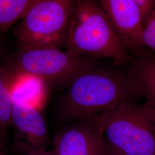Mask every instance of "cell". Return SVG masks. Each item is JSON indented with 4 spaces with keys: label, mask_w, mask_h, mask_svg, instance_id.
<instances>
[{
    "label": "cell",
    "mask_w": 155,
    "mask_h": 155,
    "mask_svg": "<svg viewBox=\"0 0 155 155\" xmlns=\"http://www.w3.org/2000/svg\"><path fill=\"white\" fill-rule=\"evenodd\" d=\"M48 87L45 82L38 78L29 75L14 76L12 98L13 102L27 104L41 109Z\"/></svg>",
    "instance_id": "cell-10"
},
{
    "label": "cell",
    "mask_w": 155,
    "mask_h": 155,
    "mask_svg": "<svg viewBox=\"0 0 155 155\" xmlns=\"http://www.w3.org/2000/svg\"><path fill=\"white\" fill-rule=\"evenodd\" d=\"M33 0H0V33L6 32L24 16Z\"/></svg>",
    "instance_id": "cell-12"
},
{
    "label": "cell",
    "mask_w": 155,
    "mask_h": 155,
    "mask_svg": "<svg viewBox=\"0 0 155 155\" xmlns=\"http://www.w3.org/2000/svg\"><path fill=\"white\" fill-rule=\"evenodd\" d=\"M134 1L139 8L144 25L155 11V1L134 0Z\"/></svg>",
    "instance_id": "cell-14"
},
{
    "label": "cell",
    "mask_w": 155,
    "mask_h": 155,
    "mask_svg": "<svg viewBox=\"0 0 155 155\" xmlns=\"http://www.w3.org/2000/svg\"><path fill=\"white\" fill-rule=\"evenodd\" d=\"M104 155H125L109 144L106 140L105 149Z\"/></svg>",
    "instance_id": "cell-15"
},
{
    "label": "cell",
    "mask_w": 155,
    "mask_h": 155,
    "mask_svg": "<svg viewBox=\"0 0 155 155\" xmlns=\"http://www.w3.org/2000/svg\"><path fill=\"white\" fill-rule=\"evenodd\" d=\"M55 155L54 150H45V151H43V152H40L39 153H35L33 155Z\"/></svg>",
    "instance_id": "cell-17"
},
{
    "label": "cell",
    "mask_w": 155,
    "mask_h": 155,
    "mask_svg": "<svg viewBox=\"0 0 155 155\" xmlns=\"http://www.w3.org/2000/svg\"><path fill=\"white\" fill-rule=\"evenodd\" d=\"M102 130L106 140L125 155H155V111L145 101L124 102L115 110L84 120Z\"/></svg>",
    "instance_id": "cell-3"
},
{
    "label": "cell",
    "mask_w": 155,
    "mask_h": 155,
    "mask_svg": "<svg viewBox=\"0 0 155 155\" xmlns=\"http://www.w3.org/2000/svg\"><path fill=\"white\" fill-rule=\"evenodd\" d=\"M99 64V59L74 54L60 48L18 50L3 65L14 76L38 78L48 87L65 89L81 74Z\"/></svg>",
    "instance_id": "cell-4"
},
{
    "label": "cell",
    "mask_w": 155,
    "mask_h": 155,
    "mask_svg": "<svg viewBox=\"0 0 155 155\" xmlns=\"http://www.w3.org/2000/svg\"><path fill=\"white\" fill-rule=\"evenodd\" d=\"M64 47L77 55L110 59L118 67L127 66L133 59L105 13L97 2L91 0L76 1Z\"/></svg>",
    "instance_id": "cell-2"
},
{
    "label": "cell",
    "mask_w": 155,
    "mask_h": 155,
    "mask_svg": "<svg viewBox=\"0 0 155 155\" xmlns=\"http://www.w3.org/2000/svg\"><path fill=\"white\" fill-rule=\"evenodd\" d=\"M105 144L98 125L79 120L68 123L56 132L54 152L55 155H104Z\"/></svg>",
    "instance_id": "cell-8"
},
{
    "label": "cell",
    "mask_w": 155,
    "mask_h": 155,
    "mask_svg": "<svg viewBox=\"0 0 155 155\" xmlns=\"http://www.w3.org/2000/svg\"><path fill=\"white\" fill-rule=\"evenodd\" d=\"M11 127L15 155H32L46 150L50 143L47 123L41 109L13 102Z\"/></svg>",
    "instance_id": "cell-6"
},
{
    "label": "cell",
    "mask_w": 155,
    "mask_h": 155,
    "mask_svg": "<svg viewBox=\"0 0 155 155\" xmlns=\"http://www.w3.org/2000/svg\"><path fill=\"white\" fill-rule=\"evenodd\" d=\"M14 75L5 66H0V138L5 142L11 127L13 100L11 89Z\"/></svg>",
    "instance_id": "cell-11"
},
{
    "label": "cell",
    "mask_w": 155,
    "mask_h": 155,
    "mask_svg": "<svg viewBox=\"0 0 155 155\" xmlns=\"http://www.w3.org/2000/svg\"><path fill=\"white\" fill-rule=\"evenodd\" d=\"M127 74L137 96H143L155 111V55L148 52L133 57Z\"/></svg>",
    "instance_id": "cell-9"
},
{
    "label": "cell",
    "mask_w": 155,
    "mask_h": 155,
    "mask_svg": "<svg viewBox=\"0 0 155 155\" xmlns=\"http://www.w3.org/2000/svg\"><path fill=\"white\" fill-rule=\"evenodd\" d=\"M142 43L146 49L155 55V11L144 24Z\"/></svg>",
    "instance_id": "cell-13"
},
{
    "label": "cell",
    "mask_w": 155,
    "mask_h": 155,
    "mask_svg": "<svg viewBox=\"0 0 155 155\" xmlns=\"http://www.w3.org/2000/svg\"><path fill=\"white\" fill-rule=\"evenodd\" d=\"M136 96L127 72L98 64L79 75L64 89L56 104V117L68 124L100 116Z\"/></svg>",
    "instance_id": "cell-1"
},
{
    "label": "cell",
    "mask_w": 155,
    "mask_h": 155,
    "mask_svg": "<svg viewBox=\"0 0 155 155\" xmlns=\"http://www.w3.org/2000/svg\"><path fill=\"white\" fill-rule=\"evenodd\" d=\"M76 1L33 0L14 28L18 50L64 47Z\"/></svg>",
    "instance_id": "cell-5"
},
{
    "label": "cell",
    "mask_w": 155,
    "mask_h": 155,
    "mask_svg": "<svg viewBox=\"0 0 155 155\" xmlns=\"http://www.w3.org/2000/svg\"><path fill=\"white\" fill-rule=\"evenodd\" d=\"M118 39L133 57L147 52L142 43L144 23L134 0H100Z\"/></svg>",
    "instance_id": "cell-7"
},
{
    "label": "cell",
    "mask_w": 155,
    "mask_h": 155,
    "mask_svg": "<svg viewBox=\"0 0 155 155\" xmlns=\"http://www.w3.org/2000/svg\"><path fill=\"white\" fill-rule=\"evenodd\" d=\"M5 143V142L0 138V155H7L6 153Z\"/></svg>",
    "instance_id": "cell-16"
},
{
    "label": "cell",
    "mask_w": 155,
    "mask_h": 155,
    "mask_svg": "<svg viewBox=\"0 0 155 155\" xmlns=\"http://www.w3.org/2000/svg\"><path fill=\"white\" fill-rule=\"evenodd\" d=\"M0 50H1V48H0Z\"/></svg>",
    "instance_id": "cell-18"
}]
</instances>
